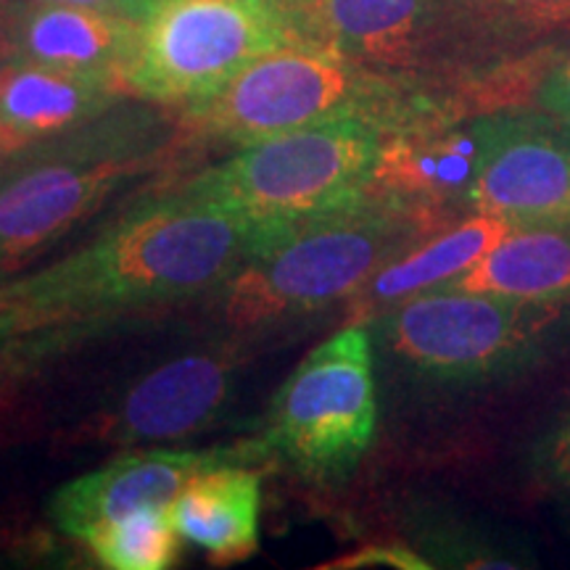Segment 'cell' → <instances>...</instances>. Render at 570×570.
<instances>
[{"label": "cell", "instance_id": "4fadbf2b", "mask_svg": "<svg viewBox=\"0 0 570 570\" xmlns=\"http://www.w3.org/2000/svg\"><path fill=\"white\" fill-rule=\"evenodd\" d=\"M125 96L119 82L17 59L0 71V130L17 151L96 122Z\"/></svg>", "mask_w": 570, "mask_h": 570}, {"label": "cell", "instance_id": "52a82bcc", "mask_svg": "<svg viewBox=\"0 0 570 570\" xmlns=\"http://www.w3.org/2000/svg\"><path fill=\"white\" fill-rule=\"evenodd\" d=\"M568 323V302L441 285L399 302L383 320V336L399 360L423 375L481 381L523 365Z\"/></svg>", "mask_w": 570, "mask_h": 570}, {"label": "cell", "instance_id": "5bb4252c", "mask_svg": "<svg viewBox=\"0 0 570 570\" xmlns=\"http://www.w3.org/2000/svg\"><path fill=\"white\" fill-rule=\"evenodd\" d=\"M17 32L19 59L106 77L125 88L138 21L53 0H19Z\"/></svg>", "mask_w": 570, "mask_h": 570}, {"label": "cell", "instance_id": "d4e9b609", "mask_svg": "<svg viewBox=\"0 0 570 570\" xmlns=\"http://www.w3.org/2000/svg\"><path fill=\"white\" fill-rule=\"evenodd\" d=\"M11 159H17V154H11V151H6V148H0V177H3L6 164H9Z\"/></svg>", "mask_w": 570, "mask_h": 570}, {"label": "cell", "instance_id": "ac0fdd59", "mask_svg": "<svg viewBox=\"0 0 570 570\" xmlns=\"http://www.w3.org/2000/svg\"><path fill=\"white\" fill-rule=\"evenodd\" d=\"M183 537L175 529L173 512L146 508L111 520L82 539L96 560L111 570H164L180 558Z\"/></svg>", "mask_w": 570, "mask_h": 570}, {"label": "cell", "instance_id": "7a4b0ae2", "mask_svg": "<svg viewBox=\"0 0 570 570\" xmlns=\"http://www.w3.org/2000/svg\"><path fill=\"white\" fill-rule=\"evenodd\" d=\"M431 214L373 194L267 233L225 283V317L259 327L323 309L356 294L377 269L417 246Z\"/></svg>", "mask_w": 570, "mask_h": 570}, {"label": "cell", "instance_id": "4316f807", "mask_svg": "<svg viewBox=\"0 0 570 570\" xmlns=\"http://www.w3.org/2000/svg\"><path fill=\"white\" fill-rule=\"evenodd\" d=\"M6 331V323H3V317H0V333H3Z\"/></svg>", "mask_w": 570, "mask_h": 570}, {"label": "cell", "instance_id": "2e32d148", "mask_svg": "<svg viewBox=\"0 0 570 570\" xmlns=\"http://www.w3.org/2000/svg\"><path fill=\"white\" fill-rule=\"evenodd\" d=\"M512 230L518 227H512L508 219L470 212L465 223L446 227L377 269L362 288V306H391L423 291L454 283L487 259L491 248L502 244Z\"/></svg>", "mask_w": 570, "mask_h": 570}, {"label": "cell", "instance_id": "6da1fadb", "mask_svg": "<svg viewBox=\"0 0 570 570\" xmlns=\"http://www.w3.org/2000/svg\"><path fill=\"white\" fill-rule=\"evenodd\" d=\"M262 230L188 194L138 206L67 259L0 291L6 331L48 327L188 298L227 283Z\"/></svg>", "mask_w": 570, "mask_h": 570}, {"label": "cell", "instance_id": "5b68a950", "mask_svg": "<svg viewBox=\"0 0 570 570\" xmlns=\"http://www.w3.org/2000/svg\"><path fill=\"white\" fill-rule=\"evenodd\" d=\"M140 117H98L17 154L0 177V273L46 252L159 156V130Z\"/></svg>", "mask_w": 570, "mask_h": 570}, {"label": "cell", "instance_id": "484cf974", "mask_svg": "<svg viewBox=\"0 0 570 570\" xmlns=\"http://www.w3.org/2000/svg\"><path fill=\"white\" fill-rule=\"evenodd\" d=\"M0 148H6V151H11V154H21V151H17V148L11 146L9 138H6V135H3V130H0Z\"/></svg>", "mask_w": 570, "mask_h": 570}, {"label": "cell", "instance_id": "30bf717a", "mask_svg": "<svg viewBox=\"0 0 570 570\" xmlns=\"http://www.w3.org/2000/svg\"><path fill=\"white\" fill-rule=\"evenodd\" d=\"M479 161L468 212L494 214L512 227H570V127L547 114L475 119Z\"/></svg>", "mask_w": 570, "mask_h": 570}, {"label": "cell", "instance_id": "7c38bea8", "mask_svg": "<svg viewBox=\"0 0 570 570\" xmlns=\"http://www.w3.org/2000/svg\"><path fill=\"white\" fill-rule=\"evenodd\" d=\"M235 449L175 452L151 449L111 460L109 465L63 483L51 499V520L67 537L85 539L101 525L146 508L173 510L185 483L206 468L246 460Z\"/></svg>", "mask_w": 570, "mask_h": 570}, {"label": "cell", "instance_id": "9c48e42d", "mask_svg": "<svg viewBox=\"0 0 570 570\" xmlns=\"http://www.w3.org/2000/svg\"><path fill=\"white\" fill-rule=\"evenodd\" d=\"M302 40L412 85L428 71L494 61L475 0H281Z\"/></svg>", "mask_w": 570, "mask_h": 570}, {"label": "cell", "instance_id": "ffe728a7", "mask_svg": "<svg viewBox=\"0 0 570 570\" xmlns=\"http://www.w3.org/2000/svg\"><path fill=\"white\" fill-rule=\"evenodd\" d=\"M325 570H365V568H394V570H428L431 562H425L402 544H370L362 547L346 558H338L323 566Z\"/></svg>", "mask_w": 570, "mask_h": 570}, {"label": "cell", "instance_id": "e0dca14e", "mask_svg": "<svg viewBox=\"0 0 570 570\" xmlns=\"http://www.w3.org/2000/svg\"><path fill=\"white\" fill-rule=\"evenodd\" d=\"M449 288L570 304V227H518Z\"/></svg>", "mask_w": 570, "mask_h": 570}, {"label": "cell", "instance_id": "ba28073f", "mask_svg": "<svg viewBox=\"0 0 570 570\" xmlns=\"http://www.w3.org/2000/svg\"><path fill=\"white\" fill-rule=\"evenodd\" d=\"M377 399L365 325L320 344L283 383L267 412L262 449L312 481H338L373 444Z\"/></svg>", "mask_w": 570, "mask_h": 570}, {"label": "cell", "instance_id": "8992f818", "mask_svg": "<svg viewBox=\"0 0 570 570\" xmlns=\"http://www.w3.org/2000/svg\"><path fill=\"white\" fill-rule=\"evenodd\" d=\"M296 38L281 0H154L138 21L125 90L142 101L194 106Z\"/></svg>", "mask_w": 570, "mask_h": 570}, {"label": "cell", "instance_id": "d6986e66", "mask_svg": "<svg viewBox=\"0 0 570 570\" xmlns=\"http://www.w3.org/2000/svg\"><path fill=\"white\" fill-rule=\"evenodd\" d=\"M475 11L494 61L570 35V0H475Z\"/></svg>", "mask_w": 570, "mask_h": 570}, {"label": "cell", "instance_id": "9a60e30c", "mask_svg": "<svg viewBox=\"0 0 570 570\" xmlns=\"http://www.w3.org/2000/svg\"><path fill=\"white\" fill-rule=\"evenodd\" d=\"M175 529L217 562H238L259 550L262 479L244 460L206 468L173 504Z\"/></svg>", "mask_w": 570, "mask_h": 570}, {"label": "cell", "instance_id": "44dd1931", "mask_svg": "<svg viewBox=\"0 0 570 570\" xmlns=\"http://www.w3.org/2000/svg\"><path fill=\"white\" fill-rule=\"evenodd\" d=\"M537 104L547 117L570 127V56L558 59L537 85Z\"/></svg>", "mask_w": 570, "mask_h": 570}, {"label": "cell", "instance_id": "603a6c76", "mask_svg": "<svg viewBox=\"0 0 570 570\" xmlns=\"http://www.w3.org/2000/svg\"><path fill=\"white\" fill-rule=\"evenodd\" d=\"M19 0H0V71L19 59Z\"/></svg>", "mask_w": 570, "mask_h": 570}, {"label": "cell", "instance_id": "277c9868", "mask_svg": "<svg viewBox=\"0 0 570 570\" xmlns=\"http://www.w3.org/2000/svg\"><path fill=\"white\" fill-rule=\"evenodd\" d=\"M386 127L344 117L248 142L183 194L267 233L360 202L373 188Z\"/></svg>", "mask_w": 570, "mask_h": 570}, {"label": "cell", "instance_id": "8fae6325", "mask_svg": "<svg viewBox=\"0 0 570 570\" xmlns=\"http://www.w3.org/2000/svg\"><path fill=\"white\" fill-rule=\"evenodd\" d=\"M235 360L227 352H196L164 362L142 375L119 404L92 425L85 436L109 444H148L183 439L202 431L230 396Z\"/></svg>", "mask_w": 570, "mask_h": 570}, {"label": "cell", "instance_id": "3957f363", "mask_svg": "<svg viewBox=\"0 0 570 570\" xmlns=\"http://www.w3.org/2000/svg\"><path fill=\"white\" fill-rule=\"evenodd\" d=\"M412 85L375 75L309 40H288L246 63L185 117L196 132L248 146L344 117L373 119L386 130L415 122Z\"/></svg>", "mask_w": 570, "mask_h": 570}, {"label": "cell", "instance_id": "cb8c5ba5", "mask_svg": "<svg viewBox=\"0 0 570 570\" xmlns=\"http://www.w3.org/2000/svg\"><path fill=\"white\" fill-rule=\"evenodd\" d=\"M53 3L85 6V9L109 11V13H117V17L140 21L148 13V9L154 6V0H53Z\"/></svg>", "mask_w": 570, "mask_h": 570}, {"label": "cell", "instance_id": "7402d4cb", "mask_svg": "<svg viewBox=\"0 0 570 570\" xmlns=\"http://www.w3.org/2000/svg\"><path fill=\"white\" fill-rule=\"evenodd\" d=\"M539 458L541 465H544V473L550 475L552 481L562 483V487H570V417L550 439H547Z\"/></svg>", "mask_w": 570, "mask_h": 570}]
</instances>
